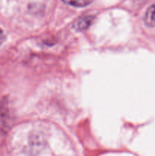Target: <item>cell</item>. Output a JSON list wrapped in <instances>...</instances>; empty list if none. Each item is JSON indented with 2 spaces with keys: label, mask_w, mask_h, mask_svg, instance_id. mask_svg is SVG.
Here are the masks:
<instances>
[{
  "label": "cell",
  "mask_w": 155,
  "mask_h": 156,
  "mask_svg": "<svg viewBox=\"0 0 155 156\" xmlns=\"http://www.w3.org/2000/svg\"><path fill=\"white\" fill-rule=\"evenodd\" d=\"M93 18L92 16H84L75 20L73 24V27L77 30H83L88 28L92 23Z\"/></svg>",
  "instance_id": "6da1fadb"
},
{
  "label": "cell",
  "mask_w": 155,
  "mask_h": 156,
  "mask_svg": "<svg viewBox=\"0 0 155 156\" xmlns=\"http://www.w3.org/2000/svg\"><path fill=\"white\" fill-rule=\"evenodd\" d=\"M144 23L150 27H155V3L148 8L144 15Z\"/></svg>",
  "instance_id": "7a4b0ae2"
},
{
  "label": "cell",
  "mask_w": 155,
  "mask_h": 156,
  "mask_svg": "<svg viewBox=\"0 0 155 156\" xmlns=\"http://www.w3.org/2000/svg\"><path fill=\"white\" fill-rule=\"evenodd\" d=\"M62 1L66 4L74 7H84L91 3L93 0H62Z\"/></svg>",
  "instance_id": "3957f363"
},
{
  "label": "cell",
  "mask_w": 155,
  "mask_h": 156,
  "mask_svg": "<svg viewBox=\"0 0 155 156\" xmlns=\"http://www.w3.org/2000/svg\"><path fill=\"white\" fill-rule=\"evenodd\" d=\"M5 39V36L4 32L2 31L1 28H0V46L2 44V43L4 42Z\"/></svg>",
  "instance_id": "277c9868"
}]
</instances>
